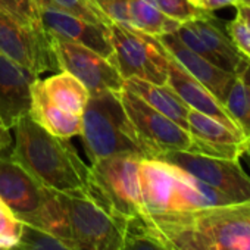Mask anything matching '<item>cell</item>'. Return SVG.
I'll list each match as a JSON object with an SVG mask.
<instances>
[{
	"label": "cell",
	"instance_id": "cell-28",
	"mask_svg": "<svg viewBox=\"0 0 250 250\" xmlns=\"http://www.w3.org/2000/svg\"><path fill=\"white\" fill-rule=\"evenodd\" d=\"M119 250H171L158 237L149 232L139 221H131Z\"/></svg>",
	"mask_w": 250,
	"mask_h": 250
},
{
	"label": "cell",
	"instance_id": "cell-6",
	"mask_svg": "<svg viewBox=\"0 0 250 250\" xmlns=\"http://www.w3.org/2000/svg\"><path fill=\"white\" fill-rule=\"evenodd\" d=\"M142 158L113 155L97 159L88 167V194L109 213L127 222L145 213L139 167Z\"/></svg>",
	"mask_w": 250,
	"mask_h": 250
},
{
	"label": "cell",
	"instance_id": "cell-9",
	"mask_svg": "<svg viewBox=\"0 0 250 250\" xmlns=\"http://www.w3.org/2000/svg\"><path fill=\"white\" fill-rule=\"evenodd\" d=\"M119 99L140 140L152 153V159L161 153L172 150L194 152V140L191 134L177 122L149 106L125 87L119 93Z\"/></svg>",
	"mask_w": 250,
	"mask_h": 250
},
{
	"label": "cell",
	"instance_id": "cell-4",
	"mask_svg": "<svg viewBox=\"0 0 250 250\" xmlns=\"http://www.w3.org/2000/svg\"><path fill=\"white\" fill-rule=\"evenodd\" d=\"M139 178L145 213L187 212L237 205L221 191L164 161L142 159Z\"/></svg>",
	"mask_w": 250,
	"mask_h": 250
},
{
	"label": "cell",
	"instance_id": "cell-19",
	"mask_svg": "<svg viewBox=\"0 0 250 250\" xmlns=\"http://www.w3.org/2000/svg\"><path fill=\"white\" fill-rule=\"evenodd\" d=\"M187 24L206 46L213 65L232 74L244 66L247 59H244L235 49L225 27L221 25L222 21L215 18V15L203 20L188 21Z\"/></svg>",
	"mask_w": 250,
	"mask_h": 250
},
{
	"label": "cell",
	"instance_id": "cell-35",
	"mask_svg": "<svg viewBox=\"0 0 250 250\" xmlns=\"http://www.w3.org/2000/svg\"><path fill=\"white\" fill-rule=\"evenodd\" d=\"M240 159H243L246 164H247V167H249V169H250V146L243 152V155H241V158Z\"/></svg>",
	"mask_w": 250,
	"mask_h": 250
},
{
	"label": "cell",
	"instance_id": "cell-13",
	"mask_svg": "<svg viewBox=\"0 0 250 250\" xmlns=\"http://www.w3.org/2000/svg\"><path fill=\"white\" fill-rule=\"evenodd\" d=\"M47 196V187L11 158H0V199L21 221L39 213Z\"/></svg>",
	"mask_w": 250,
	"mask_h": 250
},
{
	"label": "cell",
	"instance_id": "cell-10",
	"mask_svg": "<svg viewBox=\"0 0 250 250\" xmlns=\"http://www.w3.org/2000/svg\"><path fill=\"white\" fill-rule=\"evenodd\" d=\"M49 37L58 69L66 71L78 78L85 85L90 96L103 91L119 93L124 88V78L112 61L100 56L85 46L50 34Z\"/></svg>",
	"mask_w": 250,
	"mask_h": 250
},
{
	"label": "cell",
	"instance_id": "cell-2",
	"mask_svg": "<svg viewBox=\"0 0 250 250\" xmlns=\"http://www.w3.org/2000/svg\"><path fill=\"white\" fill-rule=\"evenodd\" d=\"M72 243L81 250H119L130 222L109 213L88 193L47 188L43 208L22 221Z\"/></svg>",
	"mask_w": 250,
	"mask_h": 250
},
{
	"label": "cell",
	"instance_id": "cell-29",
	"mask_svg": "<svg viewBox=\"0 0 250 250\" xmlns=\"http://www.w3.org/2000/svg\"><path fill=\"white\" fill-rule=\"evenodd\" d=\"M46 2L63 12H68L78 18L90 21L93 24H103V25L110 24L107 18L90 2V0H46Z\"/></svg>",
	"mask_w": 250,
	"mask_h": 250
},
{
	"label": "cell",
	"instance_id": "cell-37",
	"mask_svg": "<svg viewBox=\"0 0 250 250\" xmlns=\"http://www.w3.org/2000/svg\"><path fill=\"white\" fill-rule=\"evenodd\" d=\"M190 2H191L193 5L199 6V8H200V5H202V0H190ZM202 9H203V8H202Z\"/></svg>",
	"mask_w": 250,
	"mask_h": 250
},
{
	"label": "cell",
	"instance_id": "cell-21",
	"mask_svg": "<svg viewBox=\"0 0 250 250\" xmlns=\"http://www.w3.org/2000/svg\"><path fill=\"white\" fill-rule=\"evenodd\" d=\"M49 99L65 112L81 115L88 103L90 93L85 85L72 74L62 71L43 81Z\"/></svg>",
	"mask_w": 250,
	"mask_h": 250
},
{
	"label": "cell",
	"instance_id": "cell-38",
	"mask_svg": "<svg viewBox=\"0 0 250 250\" xmlns=\"http://www.w3.org/2000/svg\"><path fill=\"white\" fill-rule=\"evenodd\" d=\"M238 3H241V5H247V6H250V0H240Z\"/></svg>",
	"mask_w": 250,
	"mask_h": 250
},
{
	"label": "cell",
	"instance_id": "cell-32",
	"mask_svg": "<svg viewBox=\"0 0 250 250\" xmlns=\"http://www.w3.org/2000/svg\"><path fill=\"white\" fill-rule=\"evenodd\" d=\"M12 137L9 133V128L5 125L2 116H0V158H3V153L11 147Z\"/></svg>",
	"mask_w": 250,
	"mask_h": 250
},
{
	"label": "cell",
	"instance_id": "cell-30",
	"mask_svg": "<svg viewBox=\"0 0 250 250\" xmlns=\"http://www.w3.org/2000/svg\"><path fill=\"white\" fill-rule=\"evenodd\" d=\"M90 2L107 18L110 24L136 31L128 14V0H90Z\"/></svg>",
	"mask_w": 250,
	"mask_h": 250
},
{
	"label": "cell",
	"instance_id": "cell-7",
	"mask_svg": "<svg viewBox=\"0 0 250 250\" xmlns=\"http://www.w3.org/2000/svg\"><path fill=\"white\" fill-rule=\"evenodd\" d=\"M115 63L125 80L140 78L164 85L168 80L169 53L156 37L140 31H131L116 24H109Z\"/></svg>",
	"mask_w": 250,
	"mask_h": 250
},
{
	"label": "cell",
	"instance_id": "cell-27",
	"mask_svg": "<svg viewBox=\"0 0 250 250\" xmlns=\"http://www.w3.org/2000/svg\"><path fill=\"white\" fill-rule=\"evenodd\" d=\"M155 3L167 17L181 24L194 21V20L209 18L210 15H213L212 11L202 9L193 5L190 0H155Z\"/></svg>",
	"mask_w": 250,
	"mask_h": 250
},
{
	"label": "cell",
	"instance_id": "cell-14",
	"mask_svg": "<svg viewBox=\"0 0 250 250\" xmlns=\"http://www.w3.org/2000/svg\"><path fill=\"white\" fill-rule=\"evenodd\" d=\"M188 133L194 140V152L200 155L240 159L246 149V137L229 130L222 122L200 113L194 109L188 110Z\"/></svg>",
	"mask_w": 250,
	"mask_h": 250
},
{
	"label": "cell",
	"instance_id": "cell-24",
	"mask_svg": "<svg viewBox=\"0 0 250 250\" xmlns=\"http://www.w3.org/2000/svg\"><path fill=\"white\" fill-rule=\"evenodd\" d=\"M12 250H81L72 243L24 222L20 243Z\"/></svg>",
	"mask_w": 250,
	"mask_h": 250
},
{
	"label": "cell",
	"instance_id": "cell-16",
	"mask_svg": "<svg viewBox=\"0 0 250 250\" xmlns=\"http://www.w3.org/2000/svg\"><path fill=\"white\" fill-rule=\"evenodd\" d=\"M167 84L180 96V99L190 107L200 113H205L219 122L232 131L240 134L241 130L238 128L237 122L232 119L229 112L227 110L225 104L218 100L205 85H202L196 78H193L171 55L168 59V80ZM244 136V134H243Z\"/></svg>",
	"mask_w": 250,
	"mask_h": 250
},
{
	"label": "cell",
	"instance_id": "cell-18",
	"mask_svg": "<svg viewBox=\"0 0 250 250\" xmlns=\"http://www.w3.org/2000/svg\"><path fill=\"white\" fill-rule=\"evenodd\" d=\"M28 115L56 137L71 139L81 134L83 116L65 112L58 107L47 96L43 80H36L31 85V106Z\"/></svg>",
	"mask_w": 250,
	"mask_h": 250
},
{
	"label": "cell",
	"instance_id": "cell-25",
	"mask_svg": "<svg viewBox=\"0 0 250 250\" xmlns=\"http://www.w3.org/2000/svg\"><path fill=\"white\" fill-rule=\"evenodd\" d=\"M0 11L28 28L44 30L36 0H0Z\"/></svg>",
	"mask_w": 250,
	"mask_h": 250
},
{
	"label": "cell",
	"instance_id": "cell-12",
	"mask_svg": "<svg viewBox=\"0 0 250 250\" xmlns=\"http://www.w3.org/2000/svg\"><path fill=\"white\" fill-rule=\"evenodd\" d=\"M44 31L50 36L85 46L115 63L109 27L93 24L68 12H63L46 0H36ZM116 65V63H115Z\"/></svg>",
	"mask_w": 250,
	"mask_h": 250
},
{
	"label": "cell",
	"instance_id": "cell-39",
	"mask_svg": "<svg viewBox=\"0 0 250 250\" xmlns=\"http://www.w3.org/2000/svg\"><path fill=\"white\" fill-rule=\"evenodd\" d=\"M9 250H12V249H9Z\"/></svg>",
	"mask_w": 250,
	"mask_h": 250
},
{
	"label": "cell",
	"instance_id": "cell-11",
	"mask_svg": "<svg viewBox=\"0 0 250 250\" xmlns=\"http://www.w3.org/2000/svg\"><path fill=\"white\" fill-rule=\"evenodd\" d=\"M0 53L37 77L46 71L58 69L49 34L44 30L28 28L2 11H0Z\"/></svg>",
	"mask_w": 250,
	"mask_h": 250
},
{
	"label": "cell",
	"instance_id": "cell-31",
	"mask_svg": "<svg viewBox=\"0 0 250 250\" xmlns=\"http://www.w3.org/2000/svg\"><path fill=\"white\" fill-rule=\"evenodd\" d=\"M225 30L240 55L250 62V24L237 12L234 20L225 22Z\"/></svg>",
	"mask_w": 250,
	"mask_h": 250
},
{
	"label": "cell",
	"instance_id": "cell-3",
	"mask_svg": "<svg viewBox=\"0 0 250 250\" xmlns=\"http://www.w3.org/2000/svg\"><path fill=\"white\" fill-rule=\"evenodd\" d=\"M15 145L11 159L44 187L56 191L88 193V167L68 139L46 131L27 113L14 125Z\"/></svg>",
	"mask_w": 250,
	"mask_h": 250
},
{
	"label": "cell",
	"instance_id": "cell-36",
	"mask_svg": "<svg viewBox=\"0 0 250 250\" xmlns=\"http://www.w3.org/2000/svg\"><path fill=\"white\" fill-rule=\"evenodd\" d=\"M243 74H244L246 80L250 83V62L246 63V66H244V69H243ZM249 146H250V145H249ZM249 146H247V147H249ZM244 150H246V149H244Z\"/></svg>",
	"mask_w": 250,
	"mask_h": 250
},
{
	"label": "cell",
	"instance_id": "cell-20",
	"mask_svg": "<svg viewBox=\"0 0 250 250\" xmlns=\"http://www.w3.org/2000/svg\"><path fill=\"white\" fill-rule=\"evenodd\" d=\"M124 87L188 131L187 115L190 107L180 99V96L168 84L158 85L143 81L140 78H128L124 81Z\"/></svg>",
	"mask_w": 250,
	"mask_h": 250
},
{
	"label": "cell",
	"instance_id": "cell-23",
	"mask_svg": "<svg viewBox=\"0 0 250 250\" xmlns=\"http://www.w3.org/2000/svg\"><path fill=\"white\" fill-rule=\"evenodd\" d=\"M244 66L234 74V80L225 96L224 104L232 116V119L237 122L241 133L244 134L247 147L250 145V83L246 80L243 74Z\"/></svg>",
	"mask_w": 250,
	"mask_h": 250
},
{
	"label": "cell",
	"instance_id": "cell-17",
	"mask_svg": "<svg viewBox=\"0 0 250 250\" xmlns=\"http://www.w3.org/2000/svg\"><path fill=\"white\" fill-rule=\"evenodd\" d=\"M159 43L165 47V50L202 85H205L218 100L224 103L225 96L231 87L234 80L232 72H227L212 62L206 61L200 55L194 53L188 49L177 36L175 33L164 34L156 37Z\"/></svg>",
	"mask_w": 250,
	"mask_h": 250
},
{
	"label": "cell",
	"instance_id": "cell-33",
	"mask_svg": "<svg viewBox=\"0 0 250 250\" xmlns=\"http://www.w3.org/2000/svg\"><path fill=\"white\" fill-rule=\"evenodd\" d=\"M240 0H202L200 8L206 9V11H215L219 8H225V6H235L238 5Z\"/></svg>",
	"mask_w": 250,
	"mask_h": 250
},
{
	"label": "cell",
	"instance_id": "cell-8",
	"mask_svg": "<svg viewBox=\"0 0 250 250\" xmlns=\"http://www.w3.org/2000/svg\"><path fill=\"white\" fill-rule=\"evenodd\" d=\"M155 159L184 169L237 205H250V175L240 165V159H224L184 150L165 152Z\"/></svg>",
	"mask_w": 250,
	"mask_h": 250
},
{
	"label": "cell",
	"instance_id": "cell-15",
	"mask_svg": "<svg viewBox=\"0 0 250 250\" xmlns=\"http://www.w3.org/2000/svg\"><path fill=\"white\" fill-rule=\"evenodd\" d=\"M39 77L0 53V116L11 130L31 106V85Z\"/></svg>",
	"mask_w": 250,
	"mask_h": 250
},
{
	"label": "cell",
	"instance_id": "cell-5",
	"mask_svg": "<svg viewBox=\"0 0 250 250\" xmlns=\"http://www.w3.org/2000/svg\"><path fill=\"white\" fill-rule=\"evenodd\" d=\"M119 93L103 91L90 96L84 109L80 136L91 162L113 155L152 159L121 103Z\"/></svg>",
	"mask_w": 250,
	"mask_h": 250
},
{
	"label": "cell",
	"instance_id": "cell-22",
	"mask_svg": "<svg viewBox=\"0 0 250 250\" xmlns=\"http://www.w3.org/2000/svg\"><path fill=\"white\" fill-rule=\"evenodd\" d=\"M128 14L136 31L159 37L175 33L181 22L167 17L155 0H128Z\"/></svg>",
	"mask_w": 250,
	"mask_h": 250
},
{
	"label": "cell",
	"instance_id": "cell-34",
	"mask_svg": "<svg viewBox=\"0 0 250 250\" xmlns=\"http://www.w3.org/2000/svg\"><path fill=\"white\" fill-rule=\"evenodd\" d=\"M235 9H237V12L250 24V6H247V5H241V3H238V5H235Z\"/></svg>",
	"mask_w": 250,
	"mask_h": 250
},
{
	"label": "cell",
	"instance_id": "cell-26",
	"mask_svg": "<svg viewBox=\"0 0 250 250\" xmlns=\"http://www.w3.org/2000/svg\"><path fill=\"white\" fill-rule=\"evenodd\" d=\"M22 227L20 216L0 199V250L14 249L20 243Z\"/></svg>",
	"mask_w": 250,
	"mask_h": 250
},
{
	"label": "cell",
	"instance_id": "cell-1",
	"mask_svg": "<svg viewBox=\"0 0 250 250\" xmlns=\"http://www.w3.org/2000/svg\"><path fill=\"white\" fill-rule=\"evenodd\" d=\"M139 222L171 250H250V205L143 213Z\"/></svg>",
	"mask_w": 250,
	"mask_h": 250
}]
</instances>
